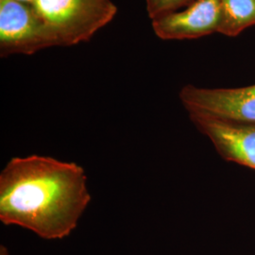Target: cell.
I'll return each mask as SVG.
<instances>
[{
    "instance_id": "6",
    "label": "cell",
    "mask_w": 255,
    "mask_h": 255,
    "mask_svg": "<svg viewBox=\"0 0 255 255\" xmlns=\"http://www.w3.org/2000/svg\"><path fill=\"white\" fill-rule=\"evenodd\" d=\"M221 0H194L190 5L152 20L154 33L163 40H188L219 32Z\"/></svg>"
},
{
    "instance_id": "10",
    "label": "cell",
    "mask_w": 255,
    "mask_h": 255,
    "mask_svg": "<svg viewBox=\"0 0 255 255\" xmlns=\"http://www.w3.org/2000/svg\"><path fill=\"white\" fill-rule=\"evenodd\" d=\"M18 1H22V2H27V3H30L32 0H18Z\"/></svg>"
},
{
    "instance_id": "3",
    "label": "cell",
    "mask_w": 255,
    "mask_h": 255,
    "mask_svg": "<svg viewBox=\"0 0 255 255\" xmlns=\"http://www.w3.org/2000/svg\"><path fill=\"white\" fill-rule=\"evenodd\" d=\"M57 41L30 3L0 0V55H31Z\"/></svg>"
},
{
    "instance_id": "1",
    "label": "cell",
    "mask_w": 255,
    "mask_h": 255,
    "mask_svg": "<svg viewBox=\"0 0 255 255\" xmlns=\"http://www.w3.org/2000/svg\"><path fill=\"white\" fill-rule=\"evenodd\" d=\"M84 169L76 163L15 157L0 173V221L47 240L68 237L91 201Z\"/></svg>"
},
{
    "instance_id": "2",
    "label": "cell",
    "mask_w": 255,
    "mask_h": 255,
    "mask_svg": "<svg viewBox=\"0 0 255 255\" xmlns=\"http://www.w3.org/2000/svg\"><path fill=\"white\" fill-rule=\"evenodd\" d=\"M30 4L58 46L88 42L113 21L119 10L112 0H32Z\"/></svg>"
},
{
    "instance_id": "9",
    "label": "cell",
    "mask_w": 255,
    "mask_h": 255,
    "mask_svg": "<svg viewBox=\"0 0 255 255\" xmlns=\"http://www.w3.org/2000/svg\"><path fill=\"white\" fill-rule=\"evenodd\" d=\"M1 255H8V252L5 248H3V246H1Z\"/></svg>"
},
{
    "instance_id": "7",
    "label": "cell",
    "mask_w": 255,
    "mask_h": 255,
    "mask_svg": "<svg viewBox=\"0 0 255 255\" xmlns=\"http://www.w3.org/2000/svg\"><path fill=\"white\" fill-rule=\"evenodd\" d=\"M255 26V0H221L219 33L236 37Z\"/></svg>"
},
{
    "instance_id": "8",
    "label": "cell",
    "mask_w": 255,
    "mask_h": 255,
    "mask_svg": "<svg viewBox=\"0 0 255 255\" xmlns=\"http://www.w3.org/2000/svg\"><path fill=\"white\" fill-rule=\"evenodd\" d=\"M194 0H146V11L151 20L190 5Z\"/></svg>"
},
{
    "instance_id": "5",
    "label": "cell",
    "mask_w": 255,
    "mask_h": 255,
    "mask_svg": "<svg viewBox=\"0 0 255 255\" xmlns=\"http://www.w3.org/2000/svg\"><path fill=\"white\" fill-rule=\"evenodd\" d=\"M197 128L209 138L226 161L255 169V124L189 114Z\"/></svg>"
},
{
    "instance_id": "4",
    "label": "cell",
    "mask_w": 255,
    "mask_h": 255,
    "mask_svg": "<svg viewBox=\"0 0 255 255\" xmlns=\"http://www.w3.org/2000/svg\"><path fill=\"white\" fill-rule=\"evenodd\" d=\"M180 100L189 114L255 124V84L238 88H202L187 84Z\"/></svg>"
}]
</instances>
